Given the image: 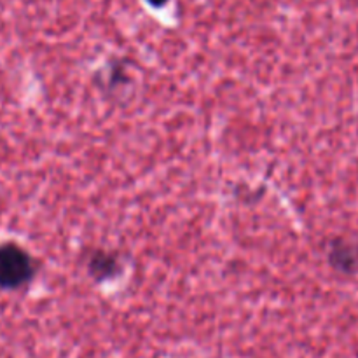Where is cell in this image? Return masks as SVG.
<instances>
[{"instance_id":"cell-2","label":"cell","mask_w":358,"mask_h":358,"mask_svg":"<svg viewBox=\"0 0 358 358\" xmlns=\"http://www.w3.org/2000/svg\"><path fill=\"white\" fill-rule=\"evenodd\" d=\"M332 262L336 268L343 269V271H353L358 264V254L348 245H341L332 250Z\"/></svg>"},{"instance_id":"cell-3","label":"cell","mask_w":358,"mask_h":358,"mask_svg":"<svg viewBox=\"0 0 358 358\" xmlns=\"http://www.w3.org/2000/svg\"><path fill=\"white\" fill-rule=\"evenodd\" d=\"M147 2H149L150 6H154V7H161V6H164L168 0H147Z\"/></svg>"},{"instance_id":"cell-1","label":"cell","mask_w":358,"mask_h":358,"mask_svg":"<svg viewBox=\"0 0 358 358\" xmlns=\"http://www.w3.org/2000/svg\"><path fill=\"white\" fill-rule=\"evenodd\" d=\"M30 255L16 243L0 245V289H20L34 276Z\"/></svg>"}]
</instances>
